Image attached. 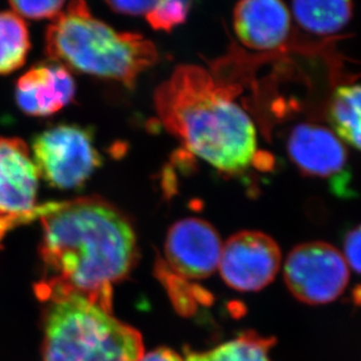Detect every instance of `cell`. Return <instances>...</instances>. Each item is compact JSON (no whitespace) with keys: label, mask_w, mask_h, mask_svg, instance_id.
Listing matches in <instances>:
<instances>
[{"label":"cell","mask_w":361,"mask_h":361,"mask_svg":"<svg viewBox=\"0 0 361 361\" xmlns=\"http://www.w3.org/2000/svg\"><path fill=\"white\" fill-rule=\"evenodd\" d=\"M352 16L353 0H292V17L312 35H336L348 26Z\"/></svg>","instance_id":"13"},{"label":"cell","mask_w":361,"mask_h":361,"mask_svg":"<svg viewBox=\"0 0 361 361\" xmlns=\"http://www.w3.org/2000/svg\"><path fill=\"white\" fill-rule=\"evenodd\" d=\"M343 255L348 268L361 274V224L350 230L345 237Z\"/></svg>","instance_id":"19"},{"label":"cell","mask_w":361,"mask_h":361,"mask_svg":"<svg viewBox=\"0 0 361 361\" xmlns=\"http://www.w3.org/2000/svg\"><path fill=\"white\" fill-rule=\"evenodd\" d=\"M329 118L334 134L361 150V85H343L334 90Z\"/></svg>","instance_id":"14"},{"label":"cell","mask_w":361,"mask_h":361,"mask_svg":"<svg viewBox=\"0 0 361 361\" xmlns=\"http://www.w3.org/2000/svg\"><path fill=\"white\" fill-rule=\"evenodd\" d=\"M42 361H139L142 336L113 310L77 293L47 299Z\"/></svg>","instance_id":"4"},{"label":"cell","mask_w":361,"mask_h":361,"mask_svg":"<svg viewBox=\"0 0 361 361\" xmlns=\"http://www.w3.org/2000/svg\"><path fill=\"white\" fill-rule=\"evenodd\" d=\"M30 49V32L25 21L12 12H0V75L20 68Z\"/></svg>","instance_id":"16"},{"label":"cell","mask_w":361,"mask_h":361,"mask_svg":"<svg viewBox=\"0 0 361 361\" xmlns=\"http://www.w3.org/2000/svg\"><path fill=\"white\" fill-rule=\"evenodd\" d=\"M20 224H24V222L19 219H0V244L8 230L13 229L14 226H20Z\"/></svg>","instance_id":"22"},{"label":"cell","mask_w":361,"mask_h":361,"mask_svg":"<svg viewBox=\"0 0 361 361\" xmlns=\"http://www.w3.org/2000/svg\"><path fill=\"white\" fill-rule=\"evenodd\" d=\"M223 243L215 228L202 219H184L168 231L164 255L171 274L201 281L219 269Z\"/></svg>","instance_id":"9"},{"label":"cell","mask_w":361,"mask_h":361,"mask_svg":"<svg viewBox=\"0 0 361 361\" xmlns=\"http://www.w3.org/2000/svg\"><path fill=\"white\" fill-rule=\"evenodd\" d=\"M274 338L262 337L256 332H245L209 351H184V361H271Z\"/></svg>","instance_id":"15"},{"label":"cell","mask_w":361,"mask_h":361,"mask_svg":"<svg viewBox=\"0 0 361 361\" xmlns=\"http://www.w3.org/2000/svg\"><path fill=\"white\" fill-rule=\"evenodd\" d=\"M288 152L299 171L316 178H337L348 164L344 143L323 126L302 123L295 127L288 136Z\"/></svg>","instance_id":"12"},{"label":"cell","mask_w":361,"mask_h":361,"mask_svg":"<svg viewBox=\"0 0 361 361\" xmlns=\"http://www.w3.org/2000/svg\"><path fill=\"white\" fill-rule=\"evenodd\" d=\"M39 219L45 268L39 297L77 293L111 309L113 285L128 276L137 256L129 219L95 196L49 203Z\"/></svg>","instance_id":"1"},{"label":"cell","mask_w":361,"mask_h":361,"mask_svg":"<svg viewBox=\"0 0 361 361\" xmlns=\"http://www.w3.org/2000/svg\"><path fill=\"white\" fill-rule=\"evenodd\" d=\"M32 153L39 176L61 190L84 185L102 164L93 134L77 125L46 129L33 140Z\"/></svg>","instance_id":"5"},{"label":"cell","mask_w":361,"mask_h":361,"mask_svg":"<svg viewBox=\"0 0 361 361\" xmlns=\"http://www.w3.org/2000/svg\"><path fill=\"white\" fill-rule=\"evenodd\" d=\"M39 178L26 143L17 137L0 139V219L27 223L45 214L49 203L37 205Z\"/></svg>","instance_id":"8"},{"label":"cell","mask_w":361,"mask_h":361,"mask_svg":"<svg viewBox=\"0 0 361 361\" xmlns=\"http://www.w3.org/2000/svg\"><path fill=\"white\" fill-rule=\"evenodd\" d=\"M278 244L261 231H240L223 244L219 270L223 281L237 291L267 288L281 269Z\"/></svg>","instance_id":"7"},{"label":"cell","mask_w":361,"mask_h":361,"mask_svg":"<svg viewBox=\"0 0 361 361\" xmlns=\"http://www.w3.org/2000/svg\"><path fill=\"white\" fill-rule=\"evenodd\" d=\"M111 10L127 16H142L149 13L157 0H106Z\"/></svg>","instance_id":"20"},{"label":"cell","mask_w":361,"mask_h":361,"mask_svg":"<svg viewBox=\"0 0 361 361\" xmlns=\"http://www.w3.org/2000/svg\"><path fill=\"white\" fill-rule=\"evenodd\" d=\"M235 90L202 67L182 65L154 95L164 128L191 154L226 174L247 171L257 157V133Z\"/></svg>","instance_id":"2"},{"label":"cell","mask_w":361,"mask_h":361,"mask_svg":"<svg viewBox=\"0 0 361 361\" xmlns=\"http://www.w3.org/2000/svg\"><path fill=\"white\" fill-rule=\"evenodd\" d=\"M45 53L67 70L116 81L129 90L159 61L153 42L139 33L115 31L93 17L84 0H72L47 27Z\"/></svg>","instance_id":"3"},{"label":"cell","mask_w":361,"mask_h":361,"mask_svg":"<svg viewBox=\"0 0 361 361\" xmlns=\"http://www.w3.org/2000/svg\"><path fill=\"white\" fill-rule=\"evenodd\" d=\"M284 279L299 302L324 305L345 291L350 268L337 247L326 242H309L290 251L284 263Z\"/></svg>","instance_id":"6"},{"label":"cell","mask_w":361,"mask_h":361,"mask_svg":"<svg viewBox=\"0 0 361 361\" xmlns=\"http://www.w3.org/2000/svg\"><path fill=\"white\" fill-rule=\"evenodd\" d=\"M237 38L247 49L274 51L291 35V12L283 0H240L233 11Z\"/></svg>","instance_id":"10"},{"label":"cell","mask_w":361,"mask_h":361,"mask_svg":"<svg viewBox=\"0 0 361 361\" xmlns=\"http://www.w3.org/2000/svg\"><path fill=\"white\" fill-rule=\"evenodd\" d=\"M192 0H157L149 13L148 24L157 31L171 32L187 20Z\"/></svg>","instance_id":"17"},{"label":"cell","mask_w":361,"mask_h":361,"mask_svg":"<svg viewBox=\"0 0 361 361\" xmlns=\"http://www.w3.org/2000/svg\"><path fill=\"white\" fill-rule=\"evenodd\" d=\"M11 6L23 17L39 20L56 18L61 13L66 0H8Z\"/></svg>","instance_id":"18"},{"label":"cell","mask_w":361,"mask_h":361,"mask_svg":"<svg viewBox=\"0 0 361 361\" xmlns=\"http://www.w3.org/2000/svg\"><path fill=\"white\" fill-rule=\"evenodd\" d=\"M139 361H184L178 353L168 348H159L149 353H143Z\"/></svg>","instance_id":"21"},{"label":"cell","mask_w":361,"mask_h":361,"mask_svg":"<svg viewBox=\"0 0 361 361\" xmlns=\"http://www.w3.org/2000/svg\"><path fill=\"white\" fill-rule=\"evenodd\" d=\"M75 90L77 85L66 67L58 63H44L21 75L14 97L25 114L45 118L70 104Z\"/></svg>","instance_id":"11"}]
</instances>
